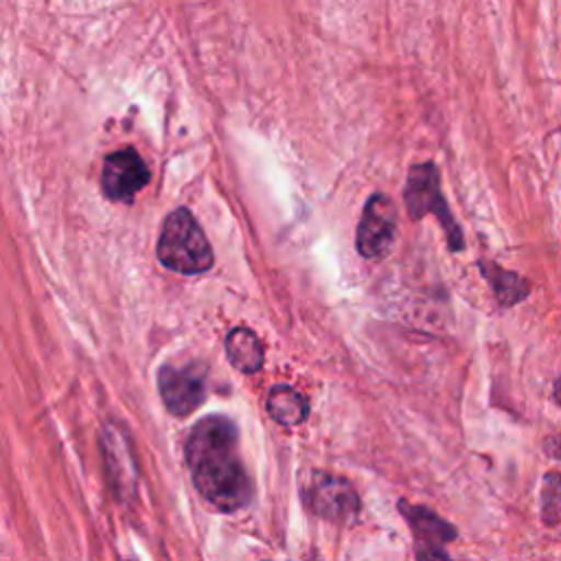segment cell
Returning a JSON list of instances; mask_svg holds the SVG:
<instances>
[{"label":"cell","instance_id":"cell-10","mask_svg":"<svg viewBox=\"0 0 561 561\" xmlns=\"http://www.w3.org/2000/svg\"><path fill=\"white\" fill-rule=\"evenodd\" d=\"M226 355L243 375H252L263 366V344L245 327H237L226 335Z\"/></svg>","mask_w":561,"mask_h":561},{"label":"cell","instance_id":"cell-6","mask_svg":"<svg viewBox=\"0 0 561 561\" xmlns=\"http://www.w3.org/2000/svg\"><path fill=\"white\" fill-rule=\"evenodd\" d=\"M397 237V210L388 195L375 193L368 197L357 224L355 248L364 259H383Z\"/></svg>","mask_w":561,"mask_h":561},{"label":"cell","instance_id":"cell-8","mask_svg":"<svg viewBox=\"0 0 561 561\" xmlns=\"http://www.w3.org/2000/svg\"><path fill=\"white\" fill-rule=\"evenodd\" d=\"M399 511L412 528L416 561H451L443 552V546L456 537V528L449 522L425 506L408 502H399Z\"/></svg>","mask_w":561,"mask_h":561},{"label":"cell","instance_id":"cell-14","mask_svg":"<svg viewBox=\"0 0 561 561\" xmlns=\"http://www.w3.org/2000/svg\"><path fill=\"white\" fill-rule=\"evenodd\" d=\"M543 445H546V454H550L552 458H559V460H561V434L546 438Z\"/></svg>","mask_w":561,"mask_h":561},{"label":"cell","instance_id":"cell-11","mask_svg":"<svg viewBox=\"0 0 561 561\" xmlns=\"http://www.w3.org/2000/svg\"><path fill=\"white\" fill-rule=\"evenodd\" d=\"M478 267H480L482 276L489 280V285L493 287V294H495V298L502 307H511V305H515V302H519L528 296L530 285L519 274L508 272V270H504V267H500L491 261H480Z\"/></svg>","mask_w":561,"mask_h":561},{"label":"cell","instance_id":"cell-12","mask_svg":"<svg viewBox=\"0 0 561 561\" xmlns=\"http://www.w3.org/2000/svg\"><path fill=\"white\" fill-rule=\"evenodd\" d=\"M265 408H267V414L278 423V425H285V427H294L298 423L305 421L307 416V401L305 397L289 388V386H274L267 394V401H265Z\"/></svg>","mask_w":561,"mask_h":561},{"label":"cell","instance_id":"cell-9","mask_svg":"<svg viewBox=\"0 0 561 561\" xmlns=\"http://www.w3.org/2000/svg\"><path fill=\"white\" fill-rule=\"evenodd\" d=\"M101 438H103V458H105V471H107L110 484L121 500H131L136 495L138 467L134 460L127 432L116 423H107L103 425Z\"/></svg>","mask_w":561,"mask_h":561},{"label":"cell","instance_id":"cell-3","mask_svg":"<svg viewBox=\"0 0 561 561\" xmlns=\"http://www.w3.org/2000/svg\"><path fill=\"white\" fill-rule=\"evenodd\" d=\"M403 202L410 219L419 221L425 215H434L438 219L451 252H458L465 248L462 230L440 193V175L434 162H421L410 167L405 188H403Z\"/></svg>","mask_w":561,"mask_h":561},{"label":"cell","instance_id":"cell-4","mask_svg":"<svg viewBox=\"0 0 561 561\" xmlns=\"http://www.w3.org/2000/svg\"><path fill=\"white\" fill-rule=\"evenodd\" d=\"M305 506L324 519L331 522H348L359 513V497L348 480L324 473L309 471L305 482L300 484Z\"/></svg>","mask_w":561,"mask_h":561},{"label":"cell","instance_id":"cell-7","mask_svg":"<svg viewBox=\"0 0 561 561\" xmlns=\"http://www.w3.org/2000/svg\"><path fill=\"white\" fill-rule=\"evenodd\" d=\"M149 167L134 147L112 151L103 160L101 191L112 202H134V197L149 184Z\"/></svg>","mask_w":561,"mask_h":561},{"label":"cell","instance_id":"cell-15","mask_svg":"<svg viewBox=\"0 0 561 561\" xmlns=\"http://www.w3.org/2000/svg\"><path fill=\"white\" fill-rule=\"evenodd\" d=\"M554 401H557V405L561 408V377H559L557 383H554Z\"/></svg>","mask_w":561,"mask_h":561},{"label":"cell","instance_id":"cell-2","mask_svg":"<svg viewBox=\"0 0 561 561\" xmlns=\"http://www.w3.org/2000/svg\"><path fill=\"white\" fill-rule=\"evenodd\" d=\"M158 261L178 274H202L213 267V248L188 208H175L167 215L158 245Z\"/></svg>","mask_w":561,"mask_h":561},{"label":"cell","instance_id":"cell-5","mask_svg":"<svg viewBox=\"0 0 561 561\" xmlns=\"http://www.w3.org/2000/svg\"><path fill=\"white\" fill-rule=\"evenodd\" d=\"M158 392L164 408L173 416H188L206 399V370L199 364L173 366L164 364L158 370Z\"/></svg>","mask_w":561,"mask_h":561},{"label":"cell","instance_id":"cell-13","mask_svg":"<svg viewBox=\"0 0 561 561\" xmlns=\"http://www.w3.org/2000/svg\"><path fill=\"white\" fill-rule=\"evenodd\" d=\"M541 517L546 524L561 522V471L546 473L541 486Z\"/></svg>","mask_w":561,"mask_h":561},{"label":"cell","instance_id":"cell-1","mask_svg":"<svg viewBox=\"0 0 561 561\" xmlns=\"http://www.w3.org/2000/svg\"><path fill=\"white\" fill-rule=\"evenodd\" d=\"M184 458L197 493L217 511L250 504L254 486L239 454V430L221 414L199 419L186 436Z\"/></svg>","mask_w":561,"mask_h":561}]
</instances>
